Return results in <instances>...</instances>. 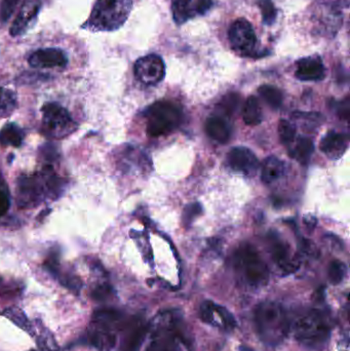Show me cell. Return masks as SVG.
Listing matches in <instances>:
<instances>
[{"label": "cell", "mask_w": 350, "mask_h": 351, "mask_svg": "<svg viewBox=\"0 0 350 351\" xmlns=\"http://www.w3.org/2000/svg\"><path fill=\"white\" fill-rule=\"evenodd\" d=\"M146 331L142 319H127L119 311L105 308L94 313L88 334L98 351H135L143 343Z\"/></svg>", "instance_id": "obj_1"}, {"label": "cell", "mask_w": 350, "mask_h": 351, "mask_svg": "<svg viewBox=\"0 0 350 351\" xmlns=\"http://www.w3.org/2000/svg\"><path fill=\"white\" fill-rule=\"evenodd\" d=\"M145 351H191V340L182 317L173 311H162L147 326Z\"/></svg>", "instance_id": "obj_2"}, {"label": "cell", "mask_w": 350, "mask_h": 351, "mask_svg": "<svg viewBox=\"0 0 350 351\" xmlns=\"http://www.w3.org/2000/svg\"><path fill=\"white\" fill-rule=\"evenodd\" d=\"M63 181L55 174L53 167H43L33 175L22 176L16 186V202L23 208H35L47 198L59 196L63 190Z\"/></svg>", "instance_id": "obj_3"}, {"label": "cell", "mask_w": 350, "mask_h": 351, "mask_svg": "<svg viewBox=\"0 0 350 351\" xmlns=\"http://www.w3.org/2000/svg\"><path fill=\"white\" fill-rule=\"evenodd\" d=\"M254 322L259 337L267 346H277L283 343L291 329L285 308L271 301H265L256 307Z\"/></svg>", "instance_id": "obj_4"}, {"label": "cell", "mask_w": 350, "mask_h": 351, "mask_svg": "<svg viewBox=\"0 0 350 351\" xmlns=\"http://www.w3.org/2000/svg\"><path fill=\"white\" fill-rule=\"evenodd\" d=\"M133 10V0H97L82 28L92 32H112L125 25Z\"/></svg>", "instance_id": "obj_5"}, {"label": "cell", "mask_w": 350, "mask_h": 351, "mask_svg": "<svg viewBox=\"0 0 350 351\" xmlns=\"http://www.w3.org/2000/svg\"><path fill=\"white\" fill-rule=\"evenodd\" d=\"M293 332L296 340L302 346L318 348L328 342L331 327L322 311L312 309L296 319Z\"/></svg>", "instance_id": "obj_6"}, {"label": "cell", "mask_w": 350, "mask_h": 351, "mask_svg": "<svg viewBox=\"0 0 350 351\" xmlns=\"http://www.w3.org/2000/svg\"><path fill=\"white\" fill-rule=\"evenodd\" d=\"M147 131L150 137L168 135L180 125L182 111L176 104L168 101L154 103L146 111Z\"/></svg>", "instance_id": "obj_7"}, {"label": "cell", "mask_w": 350, "mask_h": 351, "mask_svg": "<svg viewBox=\"0 0 350 351\" xmlns=\"http://www.w3.org/2000/svg\"><path fill=\"white\" fill-rule=\"evenodd\" d=\"M41 113L43 134L51 139H63L77 129V123L72 119L69 111L58 103L51 102L43 105Z\"/></svg>", "instance_id": "obj_8"}, {"label": "cell", "mask_w": 350, "mask_h": 351, "mask_svg": "<svg viewBox=\"0 0 350 351\" xmlns=\"http://www.w3.org/2000/svg\"><path fill=\"white\" fill-rule=\"evenodd\" d=\"M230 47L242 57L255 58L263 56L259 49L258 37L254 27L247 19H236L228 29Z\"/></svg>", "instance_id": "obj_9"}, {"label": "cell", "mask_w": 350, "mask_h": 351, "mask_svg": "<svg viewBox=\"0 0 350 351\" xmlns=\"http://www.w3.org/2000/svg\"><path fill=\"white\" fill-rule=\"evenodd\" d=\"M236 266L240 268L245 280L252 288H261L269 280V270L254 247H242L236 255Z\"/></svg>", "instance_id": "obj_10"}, {"label": "cell", "mask_w": 350, "mask_h": 351, "mask_svg": "<svg viewBox=\"0 0 350 351\" xmlns=\"http://www.w3.org/2000/svg\"><path fill=\"white\" fill-rule=\"evenodd\" d=\"M136 78L145 86H155L166 76V64L160 56L155 53L140 58L134 67Z\"/></svg>", "instance_id": "obj_11"}, {"label": "cell", "mask_w": 350, "mask_h": 351, "mask_svg": "<svg viewBox=\"0 0 350 351\" xmlns=\"http://www.w3.org/2000/svg\"><path fill=\"white\" fill-rule=\"evenodd\" d=\"M213 6V0H171L173 20L183 25L197 16H205Z\"/></svg>", "instance_id": "obj_12"}, {"label": "cell", "mask_w": 350, "mask_h": 351, "mask_svg": "<svg viewBox=\"0 0 350 351\" xmlns=\"http://www.w3.org/2000/svg\"><path fill=\"white\" fill-rule=\"evenodd\" d=\"M199 317L203 323L223 331L232 332L236 328V319L229 311L213 301H205L201 305Z\"/></svg>", "instance_id": "obj_13"}, {"label": "cell", "mask_w": 350, "mask_h": 351, "mask_svg": "<svg viewBox=\"0 0 350 351\" xmlns=\"http://www.w3.org/2000/svg\"><path fill=\"white\" fill-rule=\"evenodd\" d=\"M28 63L31 67L37 68V69L64 68L68 64V56L63 49L58 47H47L31 53Z\"/></svg>", "instance_id": "obj_14"}, {"label": "cell", "mask_w": 350, "mask_h": 351, "mask_svg": "<svg viewBox=\"0 0 350 351\" xmlns=\"http://www.w3.org/2000/svg\"><path fill=\"white\" fill-rule=\"evenodd\" d=\"M41 10L39 0H28L23 4L10 29L12 37L22 36L31 28Z\"/></svg>", "instance_id": "obj_15"}, {"label": "cell", "mask_w": 350, "mask_h": 351, "mask_svg": "<svg viewBox=\"0 0 350 351\" xmlns=\"http://www.w3.org/2000/svg\"><path fill=\"white\" fill-rule=\"evenodd\" d=\"M296 78L301 82H320L326 77V68L320 56H310L297 62Z\"/></svg>", "instance_id": "obj_16"}, {"label": "cell", "mask_w": 350, "mask_h": 351, "mask_svg": "<svg viewBox=\"0 0 350 351\" xmlns=\"http://www.w3.org/2000/svg\"><path fill=\"white\" fill-rule=\"evenodd\" d=\"M228 164L236 172L251 176L258 169V158L247 147H234L228 154Z\"/></svg>", "instance_id": "obj_17"}, {"label": "cell", "mask_w": 350, "mask_h": 351, "mask_svg": "<svg viewBox=\"0 0 350 351\" xmlns=\"http://www.w3.org/2000/svg\"><path fill=\"white\" fill-rule=\"evenodd\" d=\"M271 256L273 261L279 266L284 274H292L300 267V259L298 256H291L289 247L282 241H277L271 247Z\"/></svg>", "instance_id": "obj_18"}, {"label": "cell", "mask_w": 350, "mask_h": 351, "mask_svg": "<svg viewBox=\"0 0 350 351\" xmlns=\"http://www.w3.org/2000/svg\"><path fill=\"white\" fill-rule=\"evenodd\" d=\"M349 147V137L345 134L330 132L327 134L322 141L320 148L323 154H326L331 160H339Z\"/></svg>", "instance_id": "obj_19"}, {"label": "cell", "mask_w": 350, "mask_h": 351, "mask_svg": "<svg viewBox=\"0 0 350 351\" xmlns=\"http://www.w3.org/2000/svg\"><path fill=\"white\" fill-rule=\"evenodd\" d=\"M323 10H316V23H318V29L322 31H326V33H336L341 25V12L337 8L336 3L322 4Z\"/></svg>", "instance_id": "obj_20"}, {"label": "cell", "mask_w": 350, "mask_h": 351, "mask_svg": "<svg viewBox=\"0 0 350 351\" xmlns=\"http://www.w3.org/2000/svg\"><path fill=\"white\" fill-rule=\"evenodd\" d=\"M208 136L218 143L224 144L229 140L232 130L225 119L220 117H212L205 123Z\"/></svg>", "instance_id": "obj_21"}, {"label": "cell", "mask_w": 350, "mask_h": 351, "mask_svg": "<svg viewBox=\"0 0 350 351\" xmlns=\"http://www.w3.org/2000/svg\"><path fill=\"white\" fill-rule=\"evenodd\" d=\"M284 171H285L284 162L275 156H269L263 162L261 178L265 184H271L283 176Z\"/></svg>", "instance_id": "obj_22"}, {"label": "cell", "mask_w": 350, "mask_h": 351, "mask_svg": "<svg viewBox=\"0 0 350 351\" xmlns=\"http://www.w3.org/2000/svg\"><path fill=\"white\" fill-rule=\"evenodd\" d=\"M242 119L246 125H252V127L260 125L262 121V110L256 97L251 96L247 99L242 108Z\"/></svg>", "instance_id": "obj_23"}, {"label": "cell", "mask_w": 350, "mask_h": 351, "mask_svg": "<svg viewBox=\"0 0 350 351\" xmlns=\"http://www.w3.org/2000/svg\"><path fill=\"white\" fill-rule=\"evenodd\" d=\"M24 138V131L14 123H8L0 131V143L3 145L20 147Z\"/></svg>", "instance_id": "obj_24"}, {"label": "cell", "mask_w": 350, "mask_h": 351, "mask_svg": "<svg viewBox=\"0 0 350 351\" xmlns=\"http://www.w3.org/2000/svg\"><path fill=\"white\" fill-rule=\"evenodd\" d=\"M314 146L310 138H300L291 150L290 156L301 164H308L314 154Z\"/></svg>", "instance_id": "obj_25"}, {"label": "cell", "mask_w": 350, "mask_h": 351, "mask_svg": "<svg viewBox=\"0 0 350 351\" xmlns=\"http://www.w3.org/2000/svg\"><path fill=\"white\" fill-rule=\"evenodd\" d=\"M18 106L16 95L12 90L0 88V119L10 117Z\"/></svg>", "instance_id": "obj_26"}, {"label": "cell", "mask_w": 350, "mask_h": 351, "mask_svg": "<svg viewBox=\"0 0 350 351\" xmlns=\"http://www.w3.org/2000/svg\"><path fill=\"white\" fill-rule=\"evenodd\" d=\"M2 315L8 317V319H10L14 325L18 326L21 329L28 332L30 335H35L34 328H33L32 324L30 323L25 313L18 307H8V308L4 309L2 311Z\"/></svg>", "instance_id": "obj_27"}, {"label": "cell", "mask_w": 350, "mask_h": 351, "mask_svg": "<svg viewBox=\"0 0 350 351\" xmlns=\"http://www.w3.org/2000/svg\"><path fill=\"white\" fill-rule=\"evenodd\" d=\"M37 325L39 327V334L36 337L37 346H38L40 351H60L59 346H58L57 342H55V338L51 335V332L49 330L45 329L41 325L40 322L36 321Z\"/></svg>", "instance_id": "obj_28"}, {"label": "cell", "mask_w": 350, "mask_h": 351, "mask_svg": "<svg viewBox=\"0 0 350 351\" xmlns=\"http://www.w3.org/2000/svg\"><path fill=\"white\" fill-rule=\"evenodd\" d=\"M259 94L262 97L263 100L273 109L279 108L283 104V93L275 86L265 84L259 88Z\"/></svg>", "instance_id": "obj_29"}, {"label": "cell", "mask_w": 350, "mask_h": 351, "mask_svg": "<svg viewBox=\"0 0 350 351\" xmlns=\"http://www.w3.org/2000/svg\"><path fill=\"white\" fill-rule=\"evenodd\" d=\"M258 5L262 16L263 24L273 26L277 19V10L273 0H259Z\"/></svg>", "instance_id": "obj_30"}, {"label": "cell", "mask_w": 350, "mask_h": 351, "mask_svg": "<svg viewBox=\"0 0 350 351\" xmlns=\"http://www.w3.org/2000/svg\"><path fill=\"white\" fill-rule=\"evenodd\" d=\"M347 274V265L343 262L335 260L330 264L329 267L328 276L331 284L339 285L345 280Z\"/></svg>", "instance_id": "obj_31"}, {"label": "cell", "mask_w": 350, "mask_h": 351, "mask_svg": "<svg viewBox=\"0 0 350 351\" xmlns=\"http://www.w3.org/2000/svg\"><path fill=\"white\" fill-rule=\"evenodd\" d=\"M279 136L282 143L285 144V145L293 143L296 137L295 125L290 123L289 121H285V119L279 121Z\"/></svg>", "instance_id": "obj_32"}, {"label": "cell", "mask_w": 350, "mask_h": 351, "mask_svg": "<svg viewBox=\"0 0 350 351\" xmlns=\"http://www.w3.org/2000/svg\"><path fill=\"white\" fill-rule=\"evenodd\" d=\"M113 290L108 284H102L97 286L92 293V297L97 301L107 300L109 297L112 296Z\"/></svg>", "instance_id": "obj_33"}, {"label": "cell", "mask_w": 350, "mask_h": 351, "mask_svg": "<svg viewBox=\"0 0 350 351\" xmlns=\"http://www.w3.org/2000/svg\"><path fill=\"white\" fill-rule=\"evenodd\" d=\"M20 0H2L1 8H0V18L3 22H6L16 10Z\"/></svg>", "instance_id": "obj_34"}, {"label": "cell", "mask_w": 350, "mask_h": 351, "mask_svg": "<svg viewBox=\"0 0 350 351\" xmlns=\"http://www.w3.org/2000/svg\"><path fill=\"white\" fill-rule=\"evenodd\" d=\"M238 102V97L236 94L228 95L224 97L223 100L220 103V106L223 107V110L226 113L232 112L236 108V104Z\"/></svg>", "instance_id": "obj_35"}, {"label": "cell", "mask_w": 350, "mask_h": 351, "mask_svg": "<svg viewBox=\"0 0 350 351\" xmlns=\"http://www.w3.org/2000/svg\"><path fill=\"white\" fill-rule=\"evenodd\" d=\"M201 213V206L199 204H192L190 206H186L184 210L185 224H189L192 222L193 217L199 216Z\"/></svg>", "instance_id": "obj_36"}, {"label": "cell", "mask_w": 350, "mask_h": 351, "mask_svg": "<svg viewBox=\"0 0 350 351\" xmlns=\"http://www.w3.org/2000/svg\"><path fill=\"white\" fill-rule=\"evenodd\" d=\"M10 206V200L8 192L0 188V218L8 213Z\"/></svg>", "instance_id": "obj_37"}, {"label": "cell", "mask_w": 350, "mask_h": 351, "mask_svg": "<svg viewBox=\"0 0 350 351\" xmlns=\"http://www.w3.org/2000/svg\"><path fill=\"white\" fill-rule=\"evenodd\" d=\"M349 110H350V105L349 101L347 100L345 102L342 103V106L340 107V117H342V119H349Z\"/></svg>", "instance_id": "obj_38"}, {"label": "cell", "mask_w": 350, "mask_h": 351, "mask_svg": "<svg viewBox=\"0 0 350 351\" xmlns=\"http://www.w3.org/2000/svg\"><path fill=\"white\" fill-rule=\"evenodd\" d=\"M338 2L340 5L345 6V8H349V0H338Z\"/></svg>", "instance_id": "obj_39"}, {"label": "cell", "mask_w": 350, "mask_h": 351, "mask_svg": "<svg viewBox=\"0 0 350 351\" xmlns=\"http://www.w3.org/2000/svg\"><path fill=\"white\" fill-rule=\"evenodd\" d=\"M30 351H34V350H30Z\"/></svg>", "instance_id": "obj_40"}]
</instances>
